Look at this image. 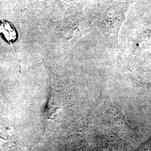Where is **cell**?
Wrapping results in <instances>:
<instances>
[{"instance_id":"cell-2","label":"cell","mask_w":151,"mask_h":151,"mask_svg":"<svg viewBox=\"0 0 151 151\" xmlns=\"http://www.w3.org/2000/svg\"><path fill=\"white\" fill-rule=\"evenodd\" d=\"M133 151H151V135L147 140Z\"/></svg>"},{"instance_id":"cell-1","label":"cell","mask_w":151,"mask_h":151,"mask_svg":"<svg viewBox=\"0 0 151 151\" xmlns=\"http://www.w3.org/2000/svg\"><path fill=\"white\" fill-rule=\"evenodd\" d=\"M0 33L2 34L7 41L12 43L17 38L16 29L10 22L2 21L0 24Z\"/></svg>"}]
</instances>
